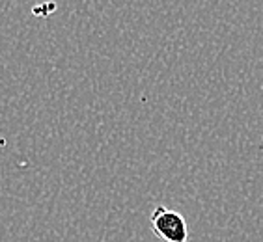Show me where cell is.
Segmentation results:
<instances>
[{"label":"cell","mask_w":263,"mask_h":242,"mask_svg":"<svg viewBox=\"0 0 263 242\" xmlns=\"http://www.w3.org/2000/svg\"><path fill=\"white\" fill-rule=\"evenodd\" d=\"M153 233L164 242H187L189 240V226L187 220L177 211L168 207H155L149 216Z\"/></svg>","instance_id":"1"}]
</instances>
